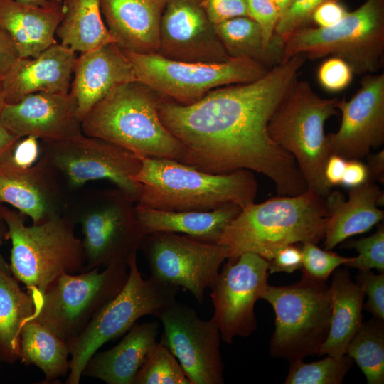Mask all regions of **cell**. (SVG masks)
<instances>
[{"label":"cell","instance_id":"30","mask_svg":"<svg viewBox=\"0 0 384 384\" xmlns=\"http://www.w3.org/2000/svg\"><path fill=\"white\" fill-rule=\"evenodd\" d=\"M214 28L231 58H250L270 69L283 60L284 39L278 36L272 45L267 46L260 27L248 16L214 24Z\"/></svg>","mask_w":384,"mask_h":384},{"label":"cell","instance_id":"28","mask_svg":"<svg viewBox=\"0 0 384 384\" xmlns=\"http://www.w3.org/2000/svg\"><path fill=\"white\" fill-rule=\"evenodd\" d=\"M331 316L325 341L317 353L341 358L362 324L364 293L347 270L336 269L329 286Z\"/></svg>","mask_w":384,"mask_h":384},{"label":"cell","instance_id":"13","mask_svg":"<svg viewBox=\"0 0 384 384\" xmlns=\"http://www.w3.org/2000/svg\"><path fill=\"white\" fill-rule=\"evenodd\" d=\"M42 155L57 170L67 190L86 183L105 179L137 203L142 185L135 179L142 156L105 139L83 133L58 142L41 141Z\"/></svg>","mask_w":384,"mask_h":384},{"label":"cell","instance_id":"8","mask_svg":"<svg viewBox=\"0 0 384 384\" xmlns=\"http://www.w3.org/2000/svg\"><path fill=\"white\" fill-rule=\"evenodd\" d=\"M299 54L313 60L331 55L353 74L375 73L384 55V0H366L334 26L294 31L284 40L282 61Z\"/></svg>","mask_w":384,"mask_h":384},{"label":"cell","instance_id":"52","mask_svg":"<svg viewBox=\"0 0 384 384\" xmlns=\"http://www.w3.org/2000/svg\"><path fill=\"white\" fill-rule=\"evenodd\" d=\"M23 3L36 6H46L55 3H63L64 0H17Z\"/></svg>","mask_w":384,"mask_h":384},{"label":"cell","instance_id":"3","mask_svg":"<svg viewBox=\"0 0 384 384\" xmlns=\"http://www.w3.org/2000/svg\"><path fill=\"white\" fill-rule=\"evenodd\" d=\"M135 179L142 185L137 202L171 211H210L228 204L241 208L255 202L257 183L252 171L210 174L181 161L142 156Z\"/></svg>","mask_w":384,"mask_h":384},{"label":"cell","instance_id":"54","mask_svg":"<svg viewBox=\"0 0 384 384\" xmlns=\"http://www.w3.org/2000/svg\"><path fill=\"white\" fill-rule=\"evenodd\" d=\"M5 102H4V94H3V90H2V86H1V80H0V114L2 112V110L5 105Z\"/></svg>","mask_w":384,"mask_h":384},{"label":"cell","instance_id":"27","mask_svg":"<svg viewBox=\"0 0 384 384\" xmlns=\"http://www.w3.org/2000/svg\"><path fill=\"white\" fill-rule=\"evenodd\" d=\"M141 226L147 235L153 233H183L194 239L218 243L225 228L241 208L228 204L210 211H171L135 204Z\"/></svg>","mask_w":384,"mask_h":384},{"label":"cell","instance_id":"50","mask_svg":"<svg viewBox=\"0 0 384 384\" xmlns=\"http://www.w3.org/2000/svg\"><path fill=\"white\" fill-rule=\"evenodd\" d=\"M19 138L21 137L15 135L0 124V153L6 149Z\"/></svg>","mask_w":384,"mask_h":384},{"label":"cell","instance_id":"29","mask_svg":"<svg viewBox=\"0 0 384 384\" xmlns=\"http://www.w3.org/2000/svg\"><path fill=\"white\" fill-rule=\"evenodd\" d=\"M63 17L56 30L60 43L85 53L114 42L100 10V0H64Z\"/></svg>","mask_w":384,"mask_h":384},{"label":"cell","instance_id":"11","mask_svg":"<svg viewBox=\"0 0 384 384\" xmlns=\"http://www.w3.org/2000/svg\"><path fill=\"white\" fill-rule=\"evenodd\" d=\"M128 275L124 261L113 262L101 272L96 267L78 274L64 272L46 289L33 319L70 346L95 314L120 292Z\"/></svg>","mask_w":384,"mask_h":384},{"label":"cell","instance_id":"33","mask_svg":"<svg viewBox=\"0 0 384 384\" xmlns=\"http://www.w3.org/2000/svg\"><path fill=\"white\" fill-rule=\"evenodd\" d=\"M346 354L359 366L368 384L384 383V322L373 317L362 322Z\"/></svg>","mask_w":384,"mask_h":384},{"label":"cell","instance_id":"47","mask_svg":"<svg viewBox=\"0 0 384 384\" xmlns=\"http://www.w3.org/2000/svg\"><path fill=\"white\" fill-rule=\"evenodd\" d=\"M368 179L366 166L359 159L346 161L345 171L341 184L349 188L356 187L364 183Z\"/></svg>","mask_w":384,"mask_h":384},{"label":"cell","instance_id":"48","mask_svg":"<svg viewBox=\"0 0 384 384\" xmlns=\"http://www.w3.org/2000/svg\"><path fill=\"white\" fill-rule=\"evenodd\" d=\"M346 161L343 157L334 154L329 156L324 168V176L331 187L341 184Z\"/></svg>","mask_w":384,"mask_h":384},{"label":"cell","instance_id":"17","mask_svg":"<svg viewBox=\"0 0 384 384\" xmlns=\"http://www.w3.org/2000/svg\"><path fill=\"white\" fill-rule=\"evenodd\" d=\"M341 112L337 132L326 135L331 154L346 160L360 159L384 143V73L366 74L349 100H337Z\"/></svg>","mask_w":384,"mask_h":384},{"label":"cell","instance_id":"19","mask_svg":"<svg viewBox=\"0 0 384 384\" xmlns=\"http://www.w3.org/2000/svg\"><path fill=\"white\" fill-rule=\"evenodd\" d=\"M0 124L19 137L58 142L82 134L76 100L70 92H38L5 104Z\"/></svg>","mask_w":384,"mask_h":384},{"label":"cell","instance_id":"34","mask_svg":"<svg viewBox=\"0 0 384 384\" xmlns=\"http://www.w3.org/2000/svg\"><path fill=\"white\" fill-rule=\"evenodd\" d=\"M353 360L347 354L341 358L328 356L324 359L304 363L290 362L285 384H341L352 368Z\"/></svg>","mask_w":384,"mask_h":384},{"label":"cell","instance_id":"36","mask_svg":"<svg viewBox=\"0 0 384 384\" xmlns=\"http://www.w3.org/2000/svg\"><path fill=\"white\" fill-rule=\"evenodd\" d=\"M345 247L353 248L358 252L344 265L358 269L359 271H370L375 269L384 272V227L380 225L373 235L358 240H351L344 245Z\"/></svg>","mask_w":384,"mask_h":384},{"label":"cell","instance_id":"31","mask_svg":"<svg viewBox=\"0 0 384 384\" xmlns=\"http://www.w3.org/2000/svg\"><path fill=\"white\" fill-rule=\"evenodd\" d=\"M69 345L47 326L35 319L23 326L20 337V359L35 365L45 375V383L64 376L69 370Z\"/></svg>","mask_w":384,"mask_h":384},{"label":"cell","instance_id":"22","mask_svg":"<svg viewBox=\"0 0 384 384\" xmlns=\"http://www.w3.org/2000/svg\"><path fill=\"white\" fill-rule=\"evenodd\" d=\"M76 52L56 43L33 58H21L1 80L6 104L38 92H70Z\"/></svg>","mask_w":384,"mask_h":384},{"label":"cell","instance_id":"46","mask_svg":"<svg viewBox=\"0 0 384 384\" xmlns=\"http://www.w3.org/2000/svg\"><path fill=\"white\" fill-rule=\"evenodd\" d=\"M20 55L9 36L0 27V80L10 71Z\"/></svg>","mask_w":384,"mask_h":384},{"label":"cell","instance_id":"20","mask_svg":"<svg viewBox=\"0 0 384 384\" xmlns=\"http://www.w3.org/2000/svg\"><path fill=\"white\" fill-rule=\"evenodd\" d=\"M67 188L42 155L27 169L0 170V204L7 203L39 224L64 213Z\"/></svg>","mask_w":384,"mask_h":384},{"label":"cell","instance_id":"24","mask_svg":"<svg viewBox=\"0 0 384 384\" xmlns=\"http://www.w3.org/2000/svg\"><path fill=\"white\" fill-rule=\"evenodd\" d=\"M383 200V192L372 181L351 188L347 200L339 191L330 192L325 198V250H331L348 238L368 232L382 220L384 212L378 206Z\"/></svg>","mask_w":384,"mask_h":384},{"label":"cell","instance_id":"4","mask_svg":"<svg viewBox=\"0 0 384 384\" xmlns=\"http://www.w3.org/2000/svg\"><path fill=\"white\" fill-rule=\"evenodd\" d=\"M164 97L132 81L117 87L95 104L81 121L82 133L118 144L142 156L182 161L183 144L159 114Z\"/></svg>","mask_w":384,"mask_h":384},{"label":"cell","instance_id":"45","mask_svg":"<svg viewBox=\"0 0 384 384\" xmlns=\"http://www.w3.org/2000/svg\"><path fill=\"white\" fill-rule=\"evenodd\" d=\"M348 13L346 8L339 1H328L314 11L311 22H314L316 27H329L338 23Z\"/></svg>","mask_w":384,"mask_h":384},{"label":"cell","instance_id":"35","mask_svg":"<svg viewBox=\"0 0 384 384\" xmlns=\"http://www.w3.org/2000/svg\"><path fill=\"white\" fill-rule=\"evenodd\" d=\"M134 384H191L171 352L160 342L149 351L138 370Z\"/></svg>","mask_w":384,"mask_h":384},{"label":"cell","instance_id":"1","mask_svg":"<svg viewBox=\"0 0 384 384\" xmlns=\"http://www.w3.org/2000/svg\"><path fill=\"white\" fill-rule=\"evenodd\" d=\"M306 60L294 55L255 81L216 88L192 104L163 98L159 114L183 146L181 162L215 174L257 171L274 183L279 196L306 191L295 159L267 132L272 115Z\"/></svg>","mask_w":384,"mask_h":384},{"label":"cell","instance_id":"21","mask_svg":"<svg viewBox=\"0 0 384 384\" xmlns=\"http://www.w3.org/2000/svg\"><path fill=\"white\" fill-rule=\"evenodd\" d=\"M70 94L82 119L92 107L117 87L137 81L133 64L114 42L80 53L74 63Z\"/></svg>","mask_w":384,"mask_h":384},{"label":"cell","instance_id":"16","mask_svg":"<svg viewBox=\"0 0 384 384\" xmlns=\"http://www.w3.org/2000/svg\"><path fill=\"white\" fill-rule=\"evenodd\" d=\"M156 317L163 324L160 343L177 358L191 384H223L220 334L211 319L177 301Z\"/></svg>","mask_w":384,"mask_h":384},{"label":"cell","instance_id":"44","mask_svg":"<svg viewBox=\"0 0 384 384\" xmlns=\"http://www.w3.org/2000/svg\"><path fill=\"white\" fill-rule=\"evenodd\" d=\"M270 262L269 273H292L302 267L301 246L287 245L279 249Z\"/></svg>","mask_w":384,"mask_h":384},{"label":"cell","instance_id":"18","mask_svg":"<svg viewBox=\"0 0 384 384\" xmlns=\"http://www.w3.org/2000/svg\"><path fill=\"white\" fill-rule=\"evenodd\" d=\"M157 53L193 63H220L231 58L198 0H166Z\"/></svg>","mask_w":384,"mask_h":384},{"label":"cell","instance_id":"14","mask_svg":"<svg viewBox=\"0 0 384 384\" xmlns=\"http://www.w3.org/2000/svg\"><path fill=\"white\" fill-rule=\"evenodd\" d=\"M142 250L151 277L190 292L199 303L212 287L228 250L218 243L203 242L178 233L158 232L146 236Z\"/></svg>","mask_w":384,"mask_h":384},{"label":"cell","instance_id":"2","mask_svg":"<svg viewBox=\"0 0 384 384\" xmlns=\"http://www.w3.org/2000/svg\"><path fill=\"white\" fill-rule=\"evenodd\" d=\"M328 212L325 198L307 189L279 196L241 209L228 224L218 244L228 250L227 260L254 252L270 261L281 247L324 239Z\"/></svg>","mask_w":384,"mask_h":384},{"label":"cell","instance_id":"37","mask_svg":"<svg viewBox=\"0 0 384 384\" xmlns=\"http://www.w3.org/2000/svg\"><path fill=\"white\" fill-rule=\"evenodd\" d=\"M301 250L302 275L319 282H326L338 267L344 265L352 259L331 250H321L316 244L310 242L302 243Z\"/></svg>","mask_w":384,"mask_h":384},{"label":"cell","instance_id":"7","mask_svg":"<svg viewBox=\"0 0 384 384\" xmlns=\"http://www.w3.org/2000/svg\"><path fill=\"white\" fill-rule=\"evenodd\" d=\"M135 202L120 189H93L67 202L65 214L81 227L85 263L82 272L127 262L142 249L146 235Z\"/></svg>","mask_w":384,"mask_h":384},{"label":"cell","instance_id":"42","mask_svg":"<svg viewBox=\"0 0 384 384\" xmlns=\"http://www.w3.org/2000/svg\"><path fill=\"white\" fill-rule=\"evenodd\" d=\"M248 17L260 27L267 46L272 45L278 38L275 28L279 12L272 0H245Z\"/></svg>","mask_w":384,"mask_h":384},{"label":"cell","instance_id":"53","mask_svg":"<svg viewBox=\"0 0 384 384\" xmlns=\"http://www.w3.org/2000/svg\"><path fill=\"white\" fill-rule=\"evenodd\" d=\"M272 1L277 6L281 16L287 11L292 0H272Z\"/></svg>","mask_w":384,"mask_h":384},{"label":"cell","instance_id":"6","mask_svg":"<svg viewBox=\"0 0 384 384\" xmlns=\"http://www.w3.org/2000/svg\"><path fill=\"white\" fill-rule=\"evenodd\" d=\"M337 98L321 97L310 83L298 79L272 115L267 126L270 138L295 159L307 189L323 198L331 186L324 176L331 155L324 125L337 114Z\"/></svg>","mask_w":384,"mask_h":384},{"label":"cell","instance_id":"41","mask_svg":"<svg viewBox=\"0 0 384 384\" xmlns=\"http://www.w3.org/2000/svg\"><path fill=\"white\" fill-rule=\"evenodd\" d=\"M356 284L368 297L363 309L373 317L384 320V272L360 271L356 276Z\"/></svg>","mask_w":384,"mask_h":384},{"label":"cell","instance_id":"43","mask_svg":"<svg viewBox=\"0 0 384 384\" xmlns=\"http://www.w3.org/2000/svg\"><path fill=\"white\" fill-rule=\"evenodd\" d=\"M214 24L240 16H248L245 0H198Z\"/></svg>","mask_w":384,"mask_h":384},{"label":"cell","instance_id":"38","mask_svg":"<svg viewBox=\"0 0 384 384\" xmlns=\"http://www.w3.org/2000/svg\"><path fill=\"white\" fill-rule=\"evenodd\" d=\"M38 139L21 137L0 153V170L27 169L35 164L41 156Z\"/></svg>","mask_w":384,"mask_h":384},{"label":"cell","instance_id":"5","mask_svg":"<svg viewBox=\"0 0 384 384\" xmlns=\"http://www.w3.org/2000/svg\"><path fill=\"white\" fill-rule=\"evenodd\" d=\"M0 218L11 241L10 270L39 302L47 287L61 274L82 272L85 258L75 224L65 214L25 225L24 215L0 204Z\"/></svg>","mask_w":384,"mask_h":384},{"label":"cell","instance_id":"10","mask_svg":"<svg viewBox=\"0 0 384 384\" xmlns=\"http://www.w3.org/2000/svg\"><path fill=\"white\" fill-rule=\"evenodd\" d=\"M262 299L275 313L270 354L292 362L318 353L330 328L331 303L326 282L304 275L287 286L267 285Z\"/></svg>","mask_w":384,"mask_h":384},{"label":"cell","instance_id":"40","mask_svg":"<svg viewBox=\"0 0 384 384\" xmlns=\"http://www.w3.org/2000/svg\"><path fill=\"white\" fill-rule=\"evenodd\" d=\"M353 73L342 59L332 56L319 66L317 78L321 86L330 92H338L351 82Z\"/></svg>","mask_w":384,"mask_h":384},{"label":"cell","instance_id":"15","mask_svg":"<svg viewBox=\"0 0 384 384\" xmlns=\"http://www.w3.org/2000/svg\"><path fill=\"white\" fill-rule=\"evenodd\" d=\"M270 262L254 252L228 260L212 287L211 318L223 341L231 344L236 336H250L257 326L255 304L268 285Z\"/></svg>","mask_w":384,"mask_h":384},{"label":"cell","instance_id":"49","mask_svg":"<svg viewBox=\"0 0 384 384\" xmlns=\"http://www.w3.org/2000/svg\"><path fill=\"white\" fill-rule=\"evenodd\" d=\"M368 181L376 180L383 183L384 181V151L375 154H368L367 156Z\"/></svg>","mask_w":384,"mask_h":384},{"label":"cell","instance_id":"26","mask_svg":"<svg viewBox=\"0 0 384 384\" xmlns=\"http://www.w3.org/2000/svg\"><path fill=\"white\" fill-rule=\"evenodd\" d=\"M159 329L156 321L135 323L118 344L95 353L86 364L82 375L108 384H134L146 355L156 343Z\"/></svg>","mask_w":384,"mask_h":384},{"label":"cell","instance_id":"39","mask_svg":"<svg viewBox=\"0 0 384 384\" xmlns=\"http://www.w3.org/2000/svg\"><path fill=\"white\" fill-rule=\"evenodd\" d=\"M328 1L331 0H292L287 11L280 16L275 33L284 40L294 31L309 26L314 11Z\"/></svg>","mask_w":384,"mask_h":384},{"label":"cell","instance_id":"9","mask_svg":"<svg viewBox=\"0 0 384 384\" xmlns=\"http://www.w3.org/2000/svg\"><path fill=\"white\" fill-rule=\"evenodd\" d=\"M129 275L120 292L99 310L79 336L70 344L69 375L66 384H78L90 358L105 343L129 331L143 316L156 317L176 302L179 287L145 279L137 266V253L127 261Z\"/></svg>","mask_w":384,"mask_h":384},{"label":"cell","instance_id":"25","mask_svg":"<svg viewBox=\"0 0 384 384\" xmlns=\"http://www.w3.org/2000/svg\"><path fill=\"white\" fill-rule=\"evenodd\" d=\"M63 3L41 6L17 0H0V27L21 58H33L57 43L56 30L64 14Z\"/></svg>","mask_w":384,"mask_h":384},{"label":"cell","instance_id":"12","mask_svg":"<svg viewBox=\"0 0 384 384\" xmlns=\"http://www.w3.org/2000/svg\"><path fill=\"white\" fill-rule=\"evenodd\" d=\"M132 61L137 81L176 102L189 105L216 88L255 81L270 68L250 58H230L220 63L173 60L157 53L124 51Z\"/></svg>","mask_w":384,"mask_h":384},{"label":"cell","instance_id":"23","mask_svg":"<svg viewBox=\"0 0 384 384\" xmlns=\"http://www.w3.org/2000/svg\"><path fill=\"white\" fill-rule=\"evenodd\" d=\"M166 0H100L105 24L123 50L157 53Z\"/></svg>","mask_w":384,"mask_h":384},{"label":"cell","instance_id":"51","mask_svg":"<svg viewBox=\"0 0 384 384\" xmlns=\"http://www.w3.org/2000/svg\"><path fill=\"white\" fill-rule=\"evenodd\" d=\"M7 228L4 222L0 218V245L3 242L4 239H7ZM0 270L11 274L10 266L6 262L3 255L0 252Z\"/></svg>","mask_w":384,"mask_h":384},{"label":"cell","instance_id":"32","mask_svg":"<svg viewBox=\"0 0 384 384\" xmlns=\"http://www.w3.org/2000/svg\"><path fill=\"white\" fill-rule=\"evenodd\" d=\"M36 314L33 297L11 274L0 270V348L9 358H20L21 330Z\"/></svg>","mask_w":384,"mask_h":384}]
</instances>
